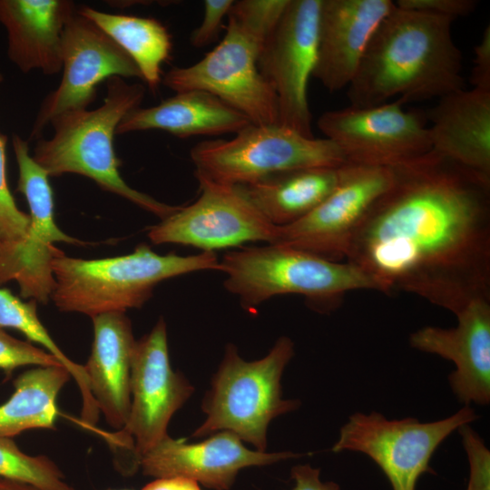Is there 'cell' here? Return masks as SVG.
Segmentation results:
<instances>
[{
  "label": "cell",
  "instance_id": "33",
  "mask_svg": "<svg viewBox=\"0 0 490 490\" xmlns=\"http://www.w3.org/2000/svg\"><path fill=\"white\" fill-rule=\"evenodd\" d=\"M233 4L232 0H205L204 15L201 24L191 33V44L202 48L212 43L222 28V21Z\"/></svg>",
  "mask_w": 490,
  "mask_h": 490
},
{
  "label": "cell",
  "instance_id": "35",
  "mask_svg": "<svg viewBox=\"0 0 490 490\" xmlns=\"http://www.w3.org/2000/svg\"><path fill=\"white\" fill-rule=\"evenodd\" d=\"M474 62L470 74L473 88L490 91V26L487 25L480 42L474 48Z\"/></svg>",
  "mask_w": 490,
  "mask_h": 490
},
{
  "label": "cell",
  "instance_id": "3",
  "mask_svg": "<svg viewBox=\"0 0 490 490\" xmlns=\"http://www.w3.org/2000/svg\"><path fill=\"white\" fill-rule=\"evenodd\" d=\"M145 94L142 83H128L113 76L106 80V95L101 106L61 113L52 119L51 138L37 140L34 160L49 176L76 173L94 181L103 190L115 193L161 220L180 206L161 202L130 187L120 174L113 138L124 116L140 107Z\"/></svg>",
  "mask_w": 490,
  "mask_h": 490
},
{
  "label": "cell",
  "instance_id": "20",
  "mask_svg": "<svg viewBox=\"0 0 490 490\" xmlns=\"http://www.w3.org/2000/svg\"><path fill=\"white\" fill-rule=\"evenodd\" d=\"M76 10L68 0H0V23L7 31L11 61L24 73H59L63 33Z\"/></svg>",
  "mask_w": 490,
  "mask_h": 490
},
{
  "label": "cell",
  "instance_id": "27",
  "mask_svg": "<svg viewBox=\"0 0 490 490\" xmlns=\"http://www.w3.org/2000/svg\"><path fill=\"white\" fill-rule=\"evenodd\" d=\"M36 300L24 302L9 289L0 288V328H12L22 332L30 341L43 346L69 371L82 395V422L94 426L99 408L91 393L84 367L71 360L56 345L38 318Z\"/></svg>",
  "mask_w": 490,
  "mask_h": 490
},
{
  "label": "cell",
  "instance_id": "13",
  "mask_svg": "<svg viewBox=\"0 0 490 490\" xmlns=\"http://www.w3.org/2000/svg\"><path fill=\"white\" fill-rule=\"evenodd\" d=\"M317 124L350 163L392 167L432 150L426 113L398 101L328 111Z\"/></svg>",
  "mask_w": 490,
  "mask_h": 490
},
{
  "label": "cell",
  "instance_id": "32",
  "mask_svg": "<svg viewBox=\"0 0 490 490\" xmlns=\"http://www.w3.org/2000/svg\"><path fill=\"white\" fill-rule=\"evenodd\" d=\"M469 462V480L466 490H490V451L483 438L470 426L458 429Z\"/></svg>",
  "mask_w": 490,
  "mask_h": 490
},
{
  "label": "cell",
  "instance_id": "25",
  "mask_svg": "<svg viewBox=\"0 0 490 490\" xmlns=\"http://www.w3.org/2000/svg\"><path fill=\"white\" fill-rule=\"evenodd\" d=\"M64 366L36 367L14 381L15 392L0 405V436L12 437L34 428H54L57 396L71 378Z\"/></svg>",
  "mask_w": 490,
  "mask_h": 490
},
{
  "label": "cell",
  "instance_id": "24",
  "mask_svg": "<svg viewBox=\"0 0 490 490\" xmlns=\"http://www.w3.org/2000/svg\"><path fill=\"white\" fill-rule=\"evenodd\" d=\"M343 165L294 169L238 186L271 224L282 227L305 217L330 194Z\"/></svg>",
  "mask_w": 490,
  "mask_h": 490
},
{
  "label": "cell",
  "instance_id": "22",
  "mask_svg": "<svg viewBox=\"0 0 490 490\" xmlns=\"http://www.w3.org/2000/svg\"><path fill=\"white\" fill-rule=\"evenodd\" d=\"M432 150L490 178V91L466 88L426 113Z\"/></svg>",
  "mask_w": 490,
  "mask_h": 490
},
{
  "label": "cell",
  "instance_id": "10",
  "mask_svg": "<svg viewBox=\"0 0 490 490\" xmlns=\"http://www.w3.org/2000/svg\"><path fill=\"white\" fill-rule=\"evenodd\" d=\"M193 392L187 378L171 367L166 323L161 318L150 333L135 342L130 412L113 442L131 451L139 464L142 455L168 436L172 416Z\"/></svg>",
  "mask_w": 490,
  "mask_h": 490
},
{
  "label": "cell",
  "instance_id": "29",
  "mask_svg": "<svg viewBox=\"0 0 490 490\" xmlns=\"http://www.w3.org/2000/svg\"><path fill=\"white\" fill-rule=\"evenodd\" d=\"M289 0L233 1L228 22L254 42L260 51L279 22Z\"/></svg>",
  "mask_w": 490,
  "mask_h": 490
},
{
  "label": "cell",
  "instance_id": "18",
  "mask_svg": "<svg viewBox=\"0 0 490 490\" xmlns=\"http://www.w3.org/2000/svg\"><path fill=\"white\" fill-rule=\"evenodd\" d=\"M457 326H426L409 337L412 348L452 361L450 387L465 406L490 402V299H479L456 314Z\"/></svg>",
  "mask_w": 490,
  "mask_h": 490
},
{
  "label": "cell",
  "instance_id": "30",
  "mask_svg": "<svg viewBox=\"0 0 490 490\" xmlns=\"http://www.w3.org/2000/svg\"><path fill=\"white\" fill-rule=\"evenodd\" d=\"M2 81L0 73V83ZM5 144L6 136L0 134V251L13 253L22 247L27 238L30 217L18 209L7 187Z\"/></svg>",
  "mask_w": 490,
  "mask_h": 490
},
{
  "label": "cell",
  "instance_id": "4",
  "mask_svg": "<svg viewBox=\"0 0 490 490\" xmlns=\"http://www.w3.org/2000/svg\"><path fill=\"white\" fill-rule=\"evenodd\" d=\"M51 299L62 311L91 318L141 308L160 282L199 270H220L215 252L190 256L160 255L140 244L127 255L97 260L54 258Z\"/></svg>",
  "mask_w": 490,
  "mask_h": 490
},
{
  "label": "cell",
  "instance_id": "31",
  "mask_svg": "<svg viewBox=\"0 0 490 490\" xmlns=\"http://www.w3.org/2000/svg\"><path fill=\"white\" fill-rule=\"evenodd\" d=\"M28 365L63 366L49 352L29 342L19 340L0 328V369L9 375L16 368Z\"/></svg>",
  "mask_w": 490,
  "mask_h": 490
},
{
  "label": "cell",
  "instance_id": "1",
  "mask_svg": "<svg viewBox=\"0 0 490 490\" xmlns=\"http://www.w3.org/2000/svg\"><path fill=\"white\" fill-rule=\"evenodd\" d=\"M393 180L346 256L386 294H416L455 315L490 299V178L430 152Z\"/></svg>",
  "mask_w": 490,
  "mask_h": 490
},
{
  "label": "cell",
  "instance_id": "23",
  "mask_svg": "<svg viewBox=\"0 0 490 490\" xmlns=\"http://www.w3.org/2000/svg\"><path fill=\"white\" fill-rule=\"evenodd\" d=\"M251 122L216 96L198 90L176 93L159 104L138 107L119 123L116 134L162 130L181 138L237 133Z\"/></svg>",
  "mask_w": 490,
  "mask_h": 490
},
{
  "label": "cell",
  "instance_id": "14",
  "mask_svg": "<svg viewBox=\"0 0 490 490\" xmlns=\"http://www.w3.org/2000/svg\"><path fill=\"white\" fill-rule=\"evenodd\" d=\"M392 180V167L345 163L338 185L318 207L298 221L278 227L275 244L345 261L354 233Z\"/></svg>",
  "mask_w": 490,
  "mask_h": 490
},
{
  "label": "cell",
  "instance_id": "38",
  "mask_svg": "<svg viewBox=\"0 0 490 490\" xmlns=\"http://www.w3.org/2000/svg\"><path fill=\"white\" fill-rule=\"evenodd\" d=\"M0 490H41L28 484L0 477Z\"/></svg>",
  "mask_w": 490,
  "mask_h": 490
},
{
  "label": "cell",
  "instance_id": "15",
  "mask_svg": "<svg viewBox=\"0 0 490 490\" xmlns=\"http://www.w3.org/2000/svg\"><path fill=\"white\" fill-rule=\"evenodd\" d=\"M63 77L42 103L30 133L38 140L47 124L65 112L87 109L94 101L96 86L113 76L141 78L132 58L93 22L77 10L67 22L62 37Z\"/></svg>",
  "mask_w": 490,
  "mask_h": 490
},
{
  "label": "cell",
  "instance_id": "17",
  "mask_svg": "<svg viewBox=\"0 0 490 490\" xmlns=\"http://www.w3.org/2000/svg\"><path fill=\"white\" fill-rule=\"evenodd\" d=\"M302 455L289 451L267 453L250 450L230 431H220L196 444L166 436L142 455V473L155 478L184 477L216 490L230 489L239 471Z\"/></svg>",
  "mask_w": 490,
  "mask_h": 490
},
{
  "label": "cell",
  "instance_id": "8",
  "mask_svg": "<svg viewBox=\"0 0 490 490\" xmlns=\"http://www.w3.org/2000/svg\"><path fill=\"white\" fill-rule=\"evenodd\" d=\"M479 417L471 406L432 422L356 412L341 426L331 450L362 453L380 467L393 490H416L423 474L434 473L430 460L437 447L461 426Z\"/></svg>",
  "mask_w": 490,
  "mask_h": 490
},
{
  "label": "cell",
  "instance_id": "12",
  "mask_svg": "<svg viewBox=\"0 0 490 490\" xmlns=\"http://www.w3.org/2000/svg\"><path fill=\"white\" fill-rule=\"evenodd\" d=\"M197 181L198 199L151 227L148 237L152 243L191 246L209 252L245 242L275 243L278 227L254 207L239 186Z\"/></svg>",
  "mask_w": 490,
  "mask_h": 490
},
{
  "label": "cell",
  "instance_id": "21",
  "mask_svg": "<svg viewBox=\"0 0 490 490\" xmlns=\"http://www.w3.org/2000/svg\"><path fill=\"white\" fill-rule=\"evenodd\" d=\"M94 338L83 366L99 411L113 428L122 429L131 407V370L136 340L125 312L92 318Z\"/></svg>",
  "mask_w": 490,
  "mask_h": 490
},
{
  "label": "cell",
  "instance_id": "37",
  "mask_svg": "<svg viewBox=\"0 0 490 490\" xmlns=\"http://www.w3.org/2000/svg\"><path fill=\"white\" fill-rule=\"evenodd\" d=\"M142 490H201L198 482L184 477L156 478Z\"/></svg>",
  "mask_w": 490,
  "mask_h": 490
},
{
  "label": "cell",
  "instance_id": "39",
  "mask_svg": "<svg viewBox=\"0 0 490 490\" xmlns=\"http://www.w3.org/2000/svg\"><path fill=\"white\" fill-rule=\"evenodd\" d=\"M113 490V489H112ZM114 490V489H113ZM120 490H130V489H120Z\"/></svg>",
  "mask_w": 490,
  "mask_h": 490
},
{
  "label": "cell",
  "instance_id": "26",
  "mask_svg": "<svg viewBox=\"0 0 490 490\" xmlns=\"http://www.w3.org/2000/svg\"><path fill=\"white\" fill-rule=\"evenodd\" d=\"M77 12L93 22L132 58L142 79L155 92L162 83V65L172 48L167 28L151 17L108 14L88 6Z\"/></svg>",
  "mask_w": 490,
  "mask_h": 490
},
{
  "label": "cell",
  "instance_id": "7",
  "mask_svg": "<svg viewBox=\"0 0 490 490\" xmlns=\"http://www.w3.org/2000/svg\"><path fill=\"white\" fill-rule=\"evenodd\" d=\"M191 159L197 180L230 186L252 183L289 170L338 167L348 162L327 138L306 137L280 124L252 123L230 140L196 144Z\"/></svg>",
  "mask_w": 490,
  "mask_h": 490
},
{
  "label": "cell",
  "instance_id": "2",
  "mask_svg": "<svg viewBox=\"0 0 490 490\" xmlns=\"http://www.w3.org/2000/svg\"><path fill=\"white\" fill-rule=\"evenodd\" d=\"M454 20L395 5L375 31L348 86L349 105L374 106L396 96L403 104L465 89Z\"/></svg>",
  "mask_w": 490,
  "mask_h": 490
},
{
  "label": "cell",
  "instance_id": "9",
  "mask_svg": "<svg viewBox=\"0 0 490 490\" xmlns=\"http://www.w3.org/2000/svg\"><path fill=\"white\" fill-rule=\"evenodd\" d=\"M259 53V46L228 22L223 39L211 51L192 65L172 67L162 82L176 93H209L252 124H279L277 98L258 68Z\"/></svg>",
  "mask_w": 490,
  "mask_h": 490
},
{
  "label": "cell",
  "instance_id": "5",
  "mask_svg": "<svg viewBox=\"0 0 490 490\" xmlns=\"http://www.w3.org/2000/svg\"><path fill=\"white\" fill-rule=\"evenodd\" d=\"M225 289L239 297L244 309H253L272 297L303 296L309 307L328 312L348 291L377 290L357 266L332 261L282 244L244 247L226 252L220 260Z\"/></svg>",
  "mask_w": 490,
  "mask_h": 490
},
{
  "label": "cell",
  "instance_id": "36",
  "mask_svg": "<svg viewBox=\"0 0 490 490\" xmlns=\"http://www.w3.org/2000/svg\"><path fill=\"white\" fill-rule=\"evenodd\" d=\"M290 475L295 482L293 490H340L335 482H322L319 477L320 470L309 465L293 466Z\"/></svg>",
  "mask_w": 490,
  "mask_h": 490
},
{
  "label": "cell",
  "instance_id": "11",
  "mask_svg": "<svg viewBox=\"0 0 490 490\" xmlns=\"http://www.w3.org/2000/svg\"><path fill=\"white\" fill-rule=\"evenodd\" d=\"M321 0H289L263 44L258 68L278 103L279 124L313 138L308 83L317 58Z\"/></svg>",
  "mask_w": 490,
  "mask_h": 490
},
{
  "label": "cell",
  "instance_id": "34",
  "mask_svg": "<svg viewBox=\"0 0 490 490\" xmlns=\"http://www.w3.org/2000/svg\"><path fill=\"white\" fill-rule=\"evenodd\" d=\"M396 6L434 15L457 18L472 14L478 2L475 0H397Z\"/></svg>",
  "mask_w": 490,
  "mask_h": 490
},
{
  "label": "cell",
  "instance_id": "19",
  "mask_svg": "<svg viewBox=\"0 0 490 490\" xmlns=\"http://www.w3.org/2000/svg\"><path fill=\"white\" fill-rule=\"evenodd\" d=\"M390 0H321L317 58L312 76L329 92L348 87Z\"/></svg>",
  "mask_w": 490,
  "mask_h": 490
},
{
  "label": "cell",
  "instance_id": "6",
  "mask_svg": "<svg viewBox=\"0 0 490 490\" xmlns=\"http://www.w3.org/2000/svg\"><path fill=\"white\" fill-rule=\"evenodd\" d=\"M293 356L294 343L288 337L278 338L268 355L254 361L244 360L228 344L201 404L205 421L191 437L230 431L266 452L270 422L300 406L299 400L282 397L281 377Z\"/></svg>",
  "mask_w": 490,
  "mask_h": 490
},
{
  "label": "cell",
  "instance_id": "16",
  "mask_svg": "<svg viewBox=\"0 0 490 490\" xmlns=\"http://www.w3.org/2000/svg\"><path fill=\"white\" fill-rule=\"evenodd\" d=\"M12 142L19 173L16 191L28 202L30 228L13 267L11 280L17 282L23 298L45 304L51 299L55 283L52 261L63 253L53 243L83 242L57 227L50 176L30 154L28 142L14 134Z\"/></svg>",
  "mask_w": 490,
  "mask_h": 490
},
{
  "label": "cell",
  "instance_id": "28",
  "mask_svg": "<svg viewBox=\"0 0 490 490\" xmlns=\"http://www.w3.org/2000/svg\"><path fill=\"white\" fill-rule=\"evenodd\" d=\"M0 477L28 484L41 490H73L48 457L26 455L10 437L1 436Z\"/></svg>",
  "mask_w": 490,
  "mask_h": 490
}]
</instances>
